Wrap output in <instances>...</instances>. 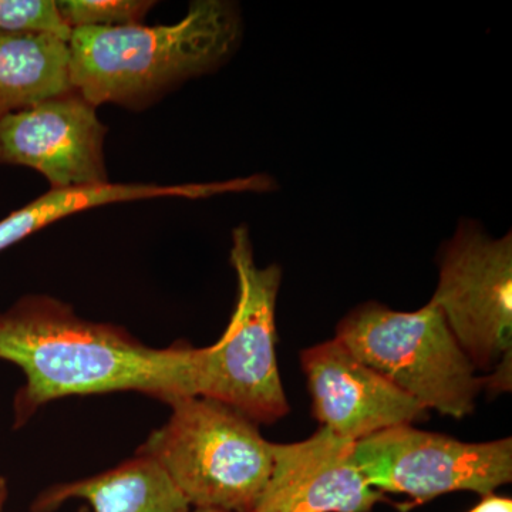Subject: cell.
Masks as SVG:
<instances>
[{
	"label": "cell",
	"instance_id": "9a60e30c",
	"mask_svg": "<svg viewBox=\"0 0 512 512\" xmlns=\"http://www.w3.org/2000/svg\"><path fill=\"white\" fill-rule=\"evenodd\" d=\"M0 33H39L69 42L56 0H0Z\"/></svg>",
	"mask_w": 512,
	"mask_h": 512
},
{
	"label": "cell",
	"instance_id": "8fae6325",
	"mask_svg": "<svg viewBox=\"0 0 512 512\" xmlns=\"http://www.w3.org/2000/svg\"><path fill=\"white\" fill-rule=\"evenodd\" d=\"M70 500H83L94 512H191L161 468L138 456L97 476L52 485L32 505V512H53Z\"/></svg>",
	"mask_w": 512,
	"mask_h": 512
},
{
	"label": "cell",
	"instance_id": "ba28073f",
	"mask_svg": "<svg viewBox=\"0 0 512 512\" xmlns=\"http://www.w3.org/2000/svg\"><path fill=\"white\" fill-rule=\"evenodd\" d=\"M97 107L72 92L0 117V164L39 171L50 190L109 184Z\"/></svg>",
	"mask_w": 512,
	"mask_h": 512
},
{
	"label": "cell",
	"instance_id": "277c9868",
	"mask_svg": "<svg viewBox=\"0 0 512 512\" xmlns=\"http://www.w3.org/2000/svg\"><path fill=\"white\" fill-rule=\"evenodd\" d=\"M231 264L238 301L227 329L214 345L188 353L191 397L227 404L255 423H274L289 413L278 359L275 308L281 288L278 265L259 268L248 228L232 232Z\"/></svg>",
	"mask_w": 512,
	"mask_h": 512
},
{
	"label": "cell",
	"instance_id": "5bb4252c",
	"mask_svg": "<svg viewBox=\"0 0 512 512\" xmlns=\"http://www.w3.org/2000/svg\"><path fill=\"white\" fill-rule=\"evenodd\" d=\"M63 22L70 30L120 28L143 25L151 9L150 0H56Z\"/></svg>",
	"mask_w": 512,
	"mask_h": 512
},
{
	"label": "cell",
	"instance_id": "52a82bcc",
	"mask_svg": "<svg viewBox=\"0 0 512 512\" xmlns=\"http://www.w3.org/2000/svg\"><path fill=\"white\" fill-rule=\"evenodd\" d=\"M431 303L477 370L511 373L512 237L463 222L444 248Z\"/></svg>",
	"mask_w": 512,
	"mask_h": 512
},
{
	"label": "cell",
	"instance_id": "ac0fdd59",
	"mask_svg": "<svg viewBox=\"0 0 512 512\" xmlns=\"http://www.w3.org/2000/svg\"><path fill=\"white\" fill-rule=\"evenodd\" d=\"M191 512H218V511H208V510H192Z\"/></svg>",
	"mask_w": 512,
	"mask_h": 512
},
{
	"label": "cell",
	"instance_id": "30bf717a",
	"mask_svg": "<svg viewBox=\"0 0 512 512\" xmlns=\"http://www.w3.org/2000/svg\"><path fill=\"white\" fill-rule=\"evenodd\" d=\"M353 448L325 427L299 443H274V467L254 512L372 511L387 498L367 483Z\"/></svg>",
	"mask_w": 512,
	"mask_h": 512
},
{
	"label": "cell",
	"instance_id": "6da1fadb",
	"mask_svg": "<svg viewBox=\"0 0 512 512\" xmlns=\"http://www.w3.org/2000/svg\"><path fill=\"white\" fill-rule=\"evenodd\" d=\"M190 346L150 348L123 326L80 318L53 296H23L0 313V359L26 379L13 402V427L64 397L137 392L167 404L190 397Z\"/></svg>",
	"mask_w": 512,
	"mask_h": 512
},
{
	"label": "cell",
	"instance_id": "8992f818",
	"mask_svg": "<svg viewBox=\"0 0 512 512\" xmlns=\"http://www.w3.org/2000/svg\"><path fill=\"white\" fill-rule=\"evenodd\" d=\"M353 456L370 487L410 498L404 511L453 491L484 497L512 480L511 439L466 443L412 424L357 441Z\"/></svg>",
	"mask_w": 512,
	"mask_h": 512
},
{
	"label": "cell",
	"instance_id": "4fadbf2b",
	"mask_svg": "<svg viewBox=\"0 0 512 512\" xmlns=\"http://www.w3.org/2000/svg\"><path fill=\"white\" fill-rule=\"evenodd\" d=\"M210 184H116L76 190H50L29 202L20 210L13 211L0 221V251L18 244L53 222L101 205L116 202L153 200V198H197L211 197Z\"/></svg>",
	"mask_w": 512,
	"mask_h": 512
},
{
	"label": "cell",
	"instance_id": "5b68a950",
	"mask_svg": "<svg viewBox=\"0 0 512 512\" xmlns=\"http://www.w3.org/2000/svg\"><path fill=\"white\" fill-rule=\"evenodd\" d=\"M336 339L424 409L444 416L463 419L473 413L485 387V377L477 376L431 302L416 312L363 303L340 320Z\"/></svg>",
	"mask_w": 512,
	"mask_h": 512
},
{
	"label": "cell",
	"instance_id": "e0dca14e",
	"mask_svg": "<svg viewBox=\"0 0 512 512\" xmlns=\"http://www.w3.org/2000/svg\"><path fill=\"white\" fill-rule=\"evenodd\" d=\"M6 498H8V484H6L5 477L0 476V512L3 510Z\"/></svg>",
	"mask_w": 512,
	"mask_h": 512
},
{
	"label": "cell",
	"instance_id": "9c48e42d",
	"mask_svg": "<svg viewBox=\"0 0 512 512\" xmlns=\"http://www.w3.org/2000/svg\"><path fill=\"white\" fill-rule=\"evenodd\" d=\"M301 365L316 420L342 439L357 443L426 420L429 410L357 359L339 339L303 350Z\"/></svg>",
	"mask_w": 512,
	"mask_h": 512
},
{
	"label": "cell",
	"instance_id": "7c38bea8",
	"mask_svg": "<svg viewBox=\"0 0 512 512\" xmlns=\"http://www.w3.org/2000/svg\"><path fill=\"white\" fill-rule=\"evenodd\" d=\"M72 90L69 42L39 33H0V117Z\"/></svg>",
	"mask_w": 512,
	"mask_h": 512
},
{
	"label": "cell",
	"instance_id": "2e32d148",
	"mask_svg": "<svg viewBox=\"0 0 512 512\" xmlns=\"http://www.w3.org/2000/svg\"><path fill=\"white\" fill-rule=\"evenodd\" d=\"M467 512H512V500L495 493L484 495L480 503Z\"/></svg>",
	"mask_w": 512,
	"mask_h": 512
},
{
	"label": "cell",
	"instance_id": "7a4b0ae2",
	"mask_svg": "<svg viewBox=\"0 0 512 512\" xmlns=\"http://www.w3.org/2000/svg\"><path fill=\"white\" fill-rule=\"evenodd\" d=\"M239 36L237 10L222 0L192 2L174 25L74 29L70 82L94 107H141L217 67Z\"/></svg>",
	"mask_w": 512,
	"mask_h": 512
},
{
	"label": "cell",
	"instance_id": "3957f363",
	"mask_svg": "<svg viewBox=\"0 0 512 512\" xmlns=\"http://www.w3.org/2000/svg\"><path fill=\"white\" fill-rule=\"evenodd\" d=\"M170 419L141 444L192 510L254 512L272 467L274 443L258 423L227 404L183 397Z\"/></svg>",
	"mask_w": 512,
	"mask_h": 512
}]
</instances>
